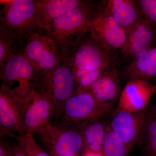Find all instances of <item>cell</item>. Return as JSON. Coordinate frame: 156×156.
<instances>
[{
    "mask_svg": "<svg viewBox=\"0 0 156 156\" xmlns=\"http://www.w3.org/2000/svg\"><path fill=\"white\" fill-rule=\"evenodd\" d=\"M104 5L127 34L144 18L135 0H108Z\"/></svg>",
    "mask_w": 156,
    "mask_h": 156,
    "instance_id": "2e32d148",
    "label": "cell"
},
{
    "mask_svg": "<svg viewBox=\"0 0 156 156\" xmlns=\"http://www.w3.org/2000/svg\"><path fill=\"white\" fill-rule=\"evenodd\" d=\"M17 144L29 156H52L36 141L33 133L15 135Z\"/></svg>",
    "mask_w": 156,
    "mask_h": 156,
    "instance_id": "cb8c5ba5",
    "label": "cell"
},
{
    "mask_svg": "<svg viewBox=\"0 0 156 156\" xmlns=\"http://www.w3.org/2000/svg\"><path fill=\"white\" fill-rule=\"evenodd\" d=\"M148 108L136 112L117 108L112 117L110 129L130 150L134 146L140 142L142 138Z\"/></svg>",
    "mask_w": 156,
    "mask_h": 156,
    "instance_id": "30bf717a",
    "label": "cell"
},
{
    "mask_svg": "<svg viewBox=\"0 0 156 156\" xmlns=\"http://www.w3.org/2000/svg\"><path fill=\"white\" fill-rule=\"evenodd\" d=\"M19 43L21 44L15 35L0 27V67L21 50Z\"/></svg>",
    "mask_w": 156,
    "mask_h": 156,
    "instance_id": "44dd1931",
    "label": "cell"
},
{
    "mask_svg": "<svg viewBox=\"0 0 156 156\" xmlns=\"http://www.w3.org/2000/svg\"><path fill=\"white\" fill-rule=\"evenodd\" d=\"M22 53L30 62L35 75L62 62L58 45L44 33L37 30L22 45Z\"/></svg>",
    "mask_w": 156,
    "mask_h": 156,
    "instance_id": "9c48e42d",
    "label": "cell"
},
{
    "mask_svg": "<svg viewBox=\"0 0 156 156\" xmlns=\"http://www.w3.org/2000/svg\"><path fill=\"white\" fill-rule=\"evenodd\" d=\"M37 91L53 101L57 115L65 101L76 91L75 79L72 69L63 62L36 76Z\"/></svg>",
    "mask_w": 156,
    "mask_h": 156,
    "instance_id": "277c9868",
    "label": "cell"
},
{
    "mask_svg": "<svg viewBox=\"0 0 156 156\" xmlns=\"http://www.w3.org/2000/svg\"><path fill=\"white\" fill-rule=\"evenodd\" d=\"M91 36L110 50L125 47L128 34L116 22L105 6L94 5L89 21Z\"/></svg>",
    "mask_w": 156,
    "mask_h": 156,
    "instance_id": "ba28073f",
    "label": "cell"
},
{
    "mask_svg": "<svg viewBox=\"0 0 156 156\" xmlns=\"http://www.w3.org/2000/svg\"><path fill=\"white\" fill-rule=\"evenodd\" d=\"M108 69L92 70H72L75 79L76 90L87 91Z\"/></svg>",
    "mask_w": 156,
    "mask_h": 156,
    "instance_id": "603a6c76",
    "label": "cell"
},
{
    "mask_svg": "<svg viewBox=\"0 0 156 156\" xmlns=\"http://www.w3.org/2000/svg\"><path fill=\"white\" fill-rule=\"evenodd\" d=\"M55 105L49 98L36 89L33 95L24 104L22 122V135L37 133L50 123L55 115Z\"/></svg>",
    "mask_w": 156,
    "mask_h": 156,
    "instance_id": "8fae6325",
    "label": "cell"
},
{
    "mask_svg": "<svg viewBox=\"0 0 156 156\" xmlns=\"http://www.w3.org/2000/svg\"><path fill=\"white\" fill-rule=\"evenodd\" d=\"M156 92V85L147 81H128L121 92L117 108L130 112L143 110Z\"/></svg>",
    "mask_w": 156,
    "mask_h": 156,
    "instance_id": "4fadbf2b",
    "label": "cell"
},
{
    "mask_svg": "<svg viewBox=\"0 0 156 156\" xmlns=\"http://www.w3.org/2000/svg\"><path fill=\"white\" fill-rule=\"evenodd\" d=\"M25 102L2 85L0 89L1 136L7 135L14 137L13 133L22 135V117Z\"/></svg>",
    "mask_w": 156,
    "mask_h": 156,
    "instance_id": "7c38bea8",
    "label": "cell"
},
{
    "mask_svg": "<svg viewBox=\"0 0 156 156\" xmlns=\"http://www.w3.org/2000/svg\"><path fill=\"white\" fill-rule=\"evenodd\" d=\"M130 150L110 128L107 130L102 153L104 156H127Z\"/></svg>",
    "mask_w": 156,
    "mask_h": 156,
    "instance_id": "7402d4cb",
    "label": "cell"
},
{
    "mask_svg": "<svg viewBox=\"0 0 156 156\" xmlns=\"http://www.w3.org/2000/svg\"><path fill=\"white\" fill-rule=\"evenodd\" d=\"M62 62L73 71L92 70L110 67V51L90 36H84L71 48Z\"/></svg>",
    "mask_w": 156,
    "mask_h": 156,
    "instance_id": "52a82bcc",
    "label": "cell"
},
{
    "mask_svg": "<svg viewBox=\"0 0 156 156\" xmlns=\"http://www.w3.org/2000/svg\"><path fill=\"white\" fill-rule=\"evenodd\" d=\"M114 107V102H102L87 91H78L67 99L57 115L62 121L81 123L100 120L109 114Z\"/></svg>",
    "mask_w": 156,
    "mask_h": 156,
    "instance_id": "8992f818",
    "label": "cell"
},
{
    "mask_svg": "<svg viewBox=\"0 0 156 156\" xmlns=\"http://www.w3.org/2000/svg\"><path fill=\"white\" fill-rule=\"evenodd\" d=\"M0 27L17 37L21 45L38 30L35 0H1Z\"/></svg>",
    "mask_w": 156,
    "mask_h": 156,
    "instance_id": "7a4b0ae2",
    "label": "cell"
},
{
    "mask_svg": "<svg viewBox=\"0 0 156 156\" xmlns=\"http://www.w3.org/2000/svg\"><path fill=\"white\" fill-rule=\"evenodd\" d=\"M93 7L92 2L84 1L54 20L50 29L44 33L58 45L62 61L71 48L90 32L89 21Z\"/></svg>",
    "mask_w": 156,
    "mask_h": 156,
    "instance_id": "6da1fadb",
    "label": "cell"
},
{
    "mask_svg": "<svg viewBox=\"0 0 156 156\" xmlns=\"http://www.w3.org/2000/svg\"><path fill=\"white\" fill-rule=\"evenodd\" d=\"M82 156H104L102 152L96 153L84 149Z\"/></svg>",
    "mask_w": 156,
    "mask_h": 156,
    "instance_id": "83f0119b",
    "label": "cell"
},
{
    "mask_svg": "<svg viewBox=\"0 0 156 156\" xmlns=\"http://www.w3.org/2000/svg\"><path fill=\"white\" fill-rule=\"evenodd\" d=\"M10 147L3 140L0 142V156H10Z\"/></svg>",
    "mask_w": 156,
    "mask_h": 156,
    "instance_id": "4316f807",
    "label": "cell"
},
{
    "mask_svg": "<svg viewBox=\"0 0 156 156\" xmlns=\"http://www.w3.org/2000/svg\"><path fill=\"white\" fill-rule=\"evenodd\" d=\"M123 75L128 81L156 80V47H152L141 56L133 58L124 68Z\"/></svg>",
    "mask_w": 156,
    "mask_h": 156,
    "instance_id": "e0dca14e",
    "label": "cell"
},
{
    "mask_svg": "<svg viewBox=\"0 0 156 156\" xmlns=\"http://www.w3.org/2000/svg\"><path fill=\"white\" fill-rule=\"evenodd\" d=\"M143 17L156 24V0H138Z\"/></svg>",
    "mask_w": 156,
    "mask_h": 156,
    "instance_id": "d4e9b609",
    "label": "cell"
},
{
    "mask_svg": "<svg viewBox=\"0 0 156 156\" xmlns=\"http://www.w3.org/2000/svg\"><path fill=\"white\" fill-rule=\"evenodd\" d=\"M11 156H29L18 144L10 147Z\"/></svg>",
    "mask_w": 156,
    "mask_h": 156,
    "instance_id": "484cf974",
    "label": "cell"
},
{
    "mask_svg": "<svg viewBox=\"0 0 156 156\" xmlns=\"http://www.w3.org/2000/svg\"><path fill=\"white\" fill-rule=\"evenodd\" d=\"M79 156V155H78V156Z\"/></svg>",
    "mask_w": 156,
    "mask_h": 156,
    "instance_id": "f546056e",
    "label": "cell"
},
{
    "mask_svg": "<svg viewBox=\"0 0 156 156\" xmlns=\"http://www.w3.org/2000/svg\"><path fill=\"white\" fill-rule=\"evenodd\" d=\"M0 76L2 85L23 101L26 102L32 96L35 74L21 50L0 67Z\"/></svg>",
    "mask_w": 156,
    "mask_h": 156,
    "instance_id": "5b68a950",
    "label": "cell"
},
{
    "mask_svg": "<svg viewBox=\"0 0 156 156\" xmlns=\"http://www.w3.org/2000/svg\"><path fill=\"white\" fill-rule=\"evenodd\" d=\"M36 134L52 156H78L85 149L80 123H50Z\"/></svg>",
    "mask_w": 156,
    "mask_h": 156,
    "instance_id": "3957f363",
    "label": "cell"
},
{
    "mask_svg": "<svg viewBox=\"0 0 156 156\" xmlns=\"http://www.w3.org/2000/svg\"><path fill=\"white\" fill-rule=\"evenodd\" d=\"M83 2L81 0H35L38 30L43 33L47 31L54 20L75 9Z\"/></svg>",
    "mask_w": 156,
    "mask_h": 156,
    "instance_id": "9a60e30c",
    "label": "cell"
},
{
    "mask_svg": "<svg viewBox=\"0 0 156 156\" xmlns=\"http://www.w3.org/2000/svg\"><path fill=\"white\" fill-rule=\"evenodd\" d=\"M10 156H11V150H10Z\"/></svg>",
    "mask_w": 156,
    "mask_h": 156,
    "instance_id": "f1b7e54d",
    "label": "cell"
},
{
    "mask_svg": "<svg viewBox=\"0 0 156 156\" xmlns=\"http://www.w3.org/2000/svg\"><path fill=\"white\" fill-rule=\"evenodd\" d=\"M140 142L143 143L146 156H156V104L148 108Z\"/></svg>",
    "mask_w": 156,
    "mask_h": 156,
    "instance_id": "ffe728a7",
    "label": "cell"
},
{
    "mask_svg": "<svg viewBox=\"0 0 156 156\" xmlns=\"http://www.w3.org/2000/svg\"><path fill=\"white\" fill-rule=\"evenodd\" d=\"M120 90L119 73L110 67L87 91L99 101L107 103L113 101Z\"/></svg>",
    "mask_w": 156,
    "mask_h": 156,
    "instance_id": "ac0fdd59",
    "label": "cell"
},
{
    "mask_svg": "<svg viewBox=\"0 0 156 156\" xmlns=\"http://www.w3.org/2000/svg\"><path fill=\"white\" fill-rule=\"evenodd\" d=\"M156 40V24L143 18L128 33L122 53L136 58L152 48Z\"/></svg>",
    "mask_w": 156,
    "mask_h": 156,
    "instance_id": "5bb4252c",
    "label": "cell"
},
{
    "mask_svg": "<svg viewBox=\"0 0 156 156\" xmlns=\"http://www.w3.org/2000/svg\"><path fill=\"white\" fill-rule=\"evenodd\" d=\"M85 149L93 152H102L107 130L99 120L80 123Z\"/></svg>",
    "mask_w": 156,
    "mask_h": 156,
    "instance_id": "d6986e66",
    "label": "cell"
}]
</instances>
